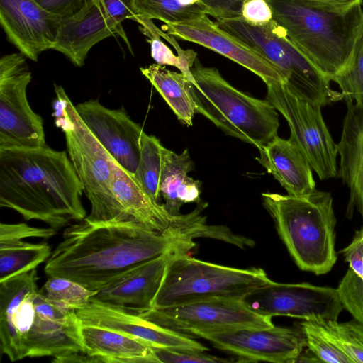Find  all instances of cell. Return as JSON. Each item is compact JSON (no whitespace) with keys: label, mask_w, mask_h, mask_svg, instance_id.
I'll return each mask as SVG.
<instances>
[{"label":"cell","mask_w":363,"mask_h":363,"mask_svg":"<svg viewBox=\"0 0 363 363\" xmlns=\"http://www.w3.org/2000/svg\"><path fill=\"white\" fill-rule=\"evenodd\" d=\"M195 337L237 355L238 362H295L307 346L301 327L240 328L199 333Z\"/></svg>","instance_id":"14"},{"label":"cell","mask_w":363,"mask_h":363,"mask_svg":"<svg viewBox=\"0 0 363 363\" xmlns=\"http://www.w3.org/2000/svg\"><path fill=\"white\" fill-rule=\"evenodd\" d=\"M43 9L61 16H70L79 11L88 0H35Z\"/></svg>","instance_id":"41"},{"label":"cell","mask_w":363,"mask_h":363,"mask_svg":"<svg viewBox=\"0 0 363 363\" xmlns=\"http://www.w3.org/2000/svg\"><path fill=\"white\" fill-rule=\"evenodd\" d=\"M137 311L140 315L155 324L187 335L274 326L271 317L255 313L242 298L213 297L174 306Z\"/></svg>","instance_id":"12"},{"label":"cell","mask_w":363,"mask_h":363,"mask_svg":"<svg viewBox=\"0 0 363 363\" xmlns=\"http://www.w3.org/2000/svg\"><path fill=\"white\" fill-rule=\"evenodd\" d=\"M100 8L104 16L114 30L127 44L131 52L130 43L122 26L126 19L135 21V15L132 11L131 0H94Z\"/></svg>","instance_id":"35"},{"label":"cell","mask_w":363,"mask_h":363,"mask_svg":"<svg viewBox=\"0 0 363 363\" xmlns=\"http://www.w3.org/2000/svg\"><path fill=\"white\" fill-rule=\"evenodd\" d=\"M242 300L251 310L264 316L284 315L318 323L337 320L343 308L336 289L309 283L271 280Z\"/></svg>","instance_id":"13"},{"label":"cell","mask_w":363,"mask_h":363,"mask_svg":"<svg viewBox=\"0 0 363 363\" xmlns=\"http://www.w3.org/2000/svg\"><path fill=\"white\" fill-rule=\"evenodd\" d=\"M207 15L218 18H232L242 15L245 0H200Z\"/></svg>","instance_id":"38"},{"label":"cell","mask_w":363,"mask_h":363,"mask_svg":"<svg viewBox=\"0 0 363 363\" xmlns=\"http://www.w3.org/2000/svg\"><path fill=\"white\" fill-rule=\"evenodd\" d=\"M205 14L177 23H167V33L212 50L249 69L267 84L272 81L285 82L281 72L262 55L235 37L220 28Z\"/></svg>","instance_id":"18"},{"label":"cell","mask_w":363,"mask_h":363,"mask_svg":"<svg viewBox=\"0 0 363 363\" xmlns=\"http://www.w3.org/2000/svg\"><path fill=\"white\" fill-rule=\"evenodd\" d=\"M332 81L338 85L344 99L363 101V23L347 66Z\"/></svg>","instance_id":"32"},{"label":"cell","mask_w":363,"mask_h":363,"mask_svg":"<svg viewBox=\"0 0 363 363\" xmlns=\"http://www.w3.org/2000/svg\"><path fill=\"white\" fill-rule=\"evenodd\" d=\"M216 23L275 65L289 88L300 98L321 107L344 99L274 19L261 26L252 25L242 16L218 18Z\"/></svg>","instance_id":"7"},{"label":"cell","mask_w":363,"mask_h":363,"mask_svg":"<svg viewBox=\"0 0 363 363\" xmlns=\"http://www.w3.org/2000/svg\"><path fill=\"white\" fill-rule=\"evenodd\" d=\"M57 230L52 228H35L26 223L0 224V242L19 240L26 238H40L48 240L55 235Z\"/></svg>","instance_id":"36"},{"label":"cell","mask_w":363,"mask_h":363,"mask_svg":"<svg viewBox=\"0 0 363 363\" xmlns=\"http://www.w3.org/2000/svg\"><path fill=\"white\" fill-rule=\"evenodd\" d=\"M191 72L189 91L196 113L225 134L257 148L277 135L279 115L267 99H257L237 89L216 68L205 67L197 59Z\"/></svg>","instance_id":"6"},{"label":"cell","mask_w":363,"mask_h":363,"mask_svg":"<svg viewBox=\"0 0 363 363\" xmlns=\"http://www.w3.org/2000/svg\"><path fill=\"white\" fill-rule=\"evenodd\" d=\"M241 16L252 25L261 26L273 20L272 10L267 0H245Z\"/></svg>","instance_id":"39"},{"label":"cell","mask_w":363,"mask_h":363,"mask_svg":"<svg viewBox=\"0 0 363 363\" xmlns=\"http://www.w3.org/2000/svg\"><path fill=\"white\" fill-rule=\"evenodd\" d=\"M75 108L81 119L112 157L134 174L138 164L141 137L140 124L131 119L124 108L111 109L97 99L79 103Z\"/></svg>","instance_id":"16"},{"label":"cell","mask_w":363,"mask_h":363,"mask_svg":"<svg viewBox=\"0 0 363 363\" xmlns=\"http://www.w3.org/2000/svg\"><path fill=\"white\" fill-rule=\"evenodd\" d=\"M319 4L335 6H349L356 3L361 2L362 0H309Z\"/></svg>","instance_id":"44"},{"label":"cell","mask_w":363,"mask_h":363,"mask_svg":"<svg viewBox=\"0 0 363 363\" xmlns=\"http://www.w3.org/2000/svg\"><path fill=\"white\" fill-rule=\"evenodd\" d=\"M271 279L261 268L238 269L176 254L168 262L151 308L213 297L242 298Z\"/></svg>","instance_id":"9"},{"label":"cell","mask_w":363,"mask_h":363,"mask_svg":"<svg viewBox=\"0 0 363 363\" xmlns=\"http://www.w3.org/2000/svg\"><path fill=\"white\" fill-rule=\"evenodd\" d=\"M75 311L82 323L108 328L142 340L154 347L193 352L208 350L189 335L144 318L134 308L100 301L93 296L86 306Z\"/></svg>","instance_id":"15"},{"label":"cell","mask_w":363,"mask_h":363,"mask_svg":"<svg viewBox=\"0 0 363 363\" xmlns=\"http://www.w3.org/2000/svg\"><path fill=\"white\" fill-rule=\"evenodd\" d=\"M131 8L135 21L157 19L165 24L181 23L207 14L201 3L186 6L179 0H131Z\"/></svg>","instance_id":"28"},{"label":"cell","mask_w":363,"mask_h":363,"mask_svg":"<svg viewBox=\"0 0 363 363\" xmlns=\"http://www.w3.org/2000/svg\"><path fill=\"white\" fill-rule=\"evenodd\" d=\"M115 34L97 4L88 0L76 13L62 19L51 50L62 53L80 67L94 45Z\"/></svg>","instance_id":"21"},{"label":"cell","mask_w":363,"mask_h":363,"mask_svg":"<svg viewBox=\"0 0 363 363\" xmlns=\"http://www.w3.org/2000/svg\"><path fill=\"white\" fill-rule=\"evenodd\" d=\"M55 123L65 133L68 155L91 203V213L84 220L94 225L104 224L119 164L81 119L64 89L55 84Z\"/></svg>","instance_id":"8"},{"label":"cell","mask_w":363,"mask_h":363,"mask_svg":"<svg viewBox=\"0 0 363 363\" xmlns=\"http://www.w3.org/2000/svg\"><path fill=\"white\" fill-rule=\"evenodd\" d=\"M266 85L267 99L286 119L289 139L319 179L337 177V145L323 119L322 107L298 96L284 82L272 81Z\"/></svg>","instance_id":"10"},{"label":"cell","mask_w":363,"mask_h":363,"mask_svg":"<svg viewBox=\"0 0 363 363\" xmlns=\"http://www.w3.org/2000/svg\"><path fill=\"white\" fill-rule=\"evenodd\" d=\"M137 23L140 25L141 31L150 40L151 56L160 65L173 66L179 69L189 79L192 78L191 68L196 60V53L192 50H183L175 55L172 50L160 39L161 30L147 18H137Z\"/></svg>","instance_id":"29"},{"label":"cell","mask_w":363,"mask_h":363,"mask_svg":"<svg viewBox=\"0 0 363 363\" xmlns=\"http://www.w3.org/2000/svg\"><path fill=\"white\" fill-rule=\"evenodd\" d=\"M62 238L45 273L96 291L143 262L195 246L193 238L176 228L158 232L135 224L94 225L84 220L67 227Z\"/></svg>","instance_id":"1"},{"label":"cell","mask_w":363,"mask_h":363,"mask_svg":"<svg viewBox=\"0 0 363 363\" xmlns=\"http://www.w3.org/2000/svg\"><path fill=\"white\" fill-rule=\"evenodd\" d=\"M346 352L354 363H363V323L353 319L347 322L328 320L319 323Z\"/></svg>","instance_id":"33"},{"label":"cell","mask_w":363,"mask_h":363,"mask_svg":"<svg viewBox=\"0 0 363 363\" xmlns=\"http://www.w3.org/2000/svg\"><path fill=\"white\" fill-rule=\"evenodd\" d=\"M262 196L296 265L316 275L329 272L337 261L336 218L331 194L315 189L302 196L274 193Z\"/></svg>","instance_id":"5"},{"label":"cell","mask_w":363,"mask_h":363,"mask_svg":"<svg viewBox=\"0 0 363 363\" xmlns=\"http://www.w3.org/2000/svg\"><path fill=\"white\" fill-rule=\"evenodd\" d=\"M179 2L183 5H194L196 4H200V0H179Z\"/></svg>","instance_id":"45"},{"label":"cell","mask_w":363,"mask_h":363,"mask_svg":"<svg viewBox=\"0 0 363 363\" xmlns=\"http://www.w3.org/2000/svg\"><path fill=\"white\" fill-rule=\"evenodd\" d=\"M142 74L162 96L178 120L192 125L196 107L189 91V79L182 72L167 69L157 63L140 68Z\"/></svg>","instance_id":"24"},{"label":"cell","mask_w":363,"mask_h":363,"mask_svg":"<svg viewBox=\"0 0 363 363\" xmlns=\"http://www.w3.org/2000/svg\"><path fill=\"white\" fill-rule=\"evenodd\" d=\"M51 253L45 242L35 244L22 240L0 242V282L35 269Z\"/></svg>","instance_id":"25"},{"label":"cell","mask_w":363,"mask_h":363,"mask_svg":"<svg viewBox=\"0 0 363 363\" xmlns=\"http://www.w3.org/2000/svg\"><path fill=\"white\" fill-rule=\"evenodd\" d=\"M25 57L19 52L0 60V148L46 145L43 118L27 98L32 74Z\"/></svg>","instance_id":"11"},{"label":"cell","mask_w":363,"mask_h":363,"mask_svg":"<svg viewBox=\"0 0 363 363\" xmlns=\"http://www.w3.org/2000/svg\"><path fill=\"white\" fill-rule=\"evenodd\" d=\"M336 290L342 307L363 323V275L349 267Z\"/></svg>","instance_id":"34"},{"label":"cell","mask_w":363,"mask_h":363,"mask_svg":"<svg viewBox=\"0 0 363 363\" xmlns=\"http://www.w3.org/2000/svg\"><path fill=\"white\" fill-rule=\"evenodd\" d=\"M273 19L330 81L348 65L363 23L362 1L335 6L309 0H267Z\"/></svg>","instance_id":"4"},{"label":"cell","mask_w":363,"mask_h":363,"mask_svg":"<svg viewBox=\"0 0 363 363\" xmlns=\"http://www.w3.org/2000/svg\"><path fill=\"white\" fill-rule=\"evenodd\" d=\"M62 19L35 0H0V23L8 40L34 62L51 50Z\"/></svg>","instance_id":"17"},{"label":"cell","mask_w":363,"mask_h":363,"mask_svg":"<svg viewBox=\"0 0 363 363\" xmlns=\"http://www.w3.org/2000/svg\"><path fill=\"white\" fill-rule=\"evenodd\" d=\"M177 252H168L126 271L98 291L94 297L103 301L147 310L152 307L165 268Z\"/></svg>","instance_id":"19"},{"label":"cell","mask_w":363,"mask_h":363,"mask_svg":"<svg viewBox=\"0 0 363 363\" xmlns=\"http://www.w3.org/2000/svg\"><path fill=\"white\" fill-rule=\"evenodd\" d=\"M194 168V163L187 150L177 154L165 148L160 193L164 201L162 204L173 216L180 215L182 205L177 198L178 191L188 173Z\"/></svg>","instance_id":"26"},{"label":"cell","mask_w":363,"mask_h":363,"mask_svg":"<svg viewBox=\"0 0 363 363\" xmlns=\"http://www.w3.org/2000/svg\"><path fill=\"white\" fill-rule=\"evenodd\" d=\"M300 327L305 334L308 350L319 361L328 363H354L322 325L303 320Z\"/></svg>","instance_id":"31"},{"label":"cell","mask_w":363,"mask_h":363,"mask_svg":"<svg viewBox=\"0 0 363 363\" xmlns=\"http://www.w3.org/2000/svg\"><path fill=\"white\" fill-rule=\"evenodd\" d=\"M55 363H99V358L89 355L83 352H74L53 357Z\"/></svg>","instance_id":"43"},{"label":"cell","mask_w":363,"mask_h":363,"mask_svg":"<svg viewBox=\"0 0 363 363\" xmlns=\"http://www.w3.org/2000/svg\"><path fill=\"white\" fill-rule=\"evenodd\" d=\"M347 112L337 145L340 155L337 176L350 190L347 214L354 208L363 220V101L345 99Z\"/></svg>","instance_id":"20"},{"label":"cell","mask_w":363,"mask_h":363,"mask_svg":"<svg viewBox=\"0 0 363 363\" xmlns=\"http://www.w3.org/2000/svg\"><path fill=\"white\" fill-rule=\"evenodd\" d=\"M341 252L350 267L363 275V228L356 232L352 241Z\"/></svg>","instance_id":"40"},{"label":"cell","mask_w":363,"mask_h":363,"mask_svg":"<svg viewBox=\"0 0 363 363\" xmlns=\"http://www.w3.org/2000/svg\"><path fill=\"white\" fill-rule=\"evenodd\" d=\"M83 186L66 151L0 148V206L59 230L85 218Z\"/></svg>","instance_id":"2"},{"label":"cell","mask_w":363,"mask_h":363,"mask_svg":"<svg viewBox=\"0 0 363 363\" xmlns=\"http://www.w3.org/2000/svg\"><path fill=\"white\" fill-rule=\"evenodd\" d=\"M258 150L259 156L256 160L273 175L289 195L302 196L315 189L309 162L290 139L277 135Z\"/></svg>","instance_id":"22"},{"label":"cell","mask_w":363,"mask_h":363,"mask_svg":"<svg viewBox=\"0 0 363 363\" xmlns=\"http://www.w3.org/2000/svg\"><path fill=\"white\" fill-rule=\"evenodd\" d=\"M201 187V182L187 176L178 191L177 198L179 203L182 206L187 203H199Z\"/></svg>","instance_id":"42"},{"label":"cell","mask_w":363,"mask_h":363,"mask_svg":"<svg viewBox=\"0 0 363 363\" xmlns=\"http://www.w3.org/2000/svg\"><path fill=\"white\" fill-rule=\"evenodd\" d=\"M40 290L50 301L74 311L86 306L98 293L72 279L60 277H49Z\"/></svg>","instance_id":"30"},{"label":"cell","mask_w":363,"mask_h":363,"mask_svg":"<svg viewBox=\"0 0 363 363\" xmlns=\"http://www.w3.org/2000/svg\"><path fill=\"white\" fill-rule=\"evenodd\" d=\"M37 280L33 269L0 282L1 354L15 362L84 352L76 311L50 301Z\"/></svg>","instance_id":"3"},{"label":"cell","mask_w":363,"mask_h":363,"mask_svg":"<svg viewBox=\"0 0 363 363\" xmlns=\"http://www.w3.org/2000/svg\"><path fill=\"white\" fill-rule=\"evenodd\" d=\"M155 357L157 363H181V362H200L218 363L228 362L229 360L218 358L212 355L205 354L203 352H193L186 351H177L169 349L153 347Z\"/></svg>","instance_id":"37"},{"label":"cell","mask_w":363,"mask_h":363,"mask_svg":"<svg viewBox=\"0 0 363 363\" xmlns=\"http://www.w3.org/2000/svg\"><path fill=\"white\" fill-rule=\"evenodd\" d=\"M84 352L104 363H157L147 342L108 328L82 323Z\"/></svg>","instance_id":"23"},{"label":"cell","mask_w":363,"mask_h":363,"mask_svg":"<svg viewBox=\"0 0 363 363\" xmlns=\"http://www.w3.org/2000/svg\"><path fill=\"white\" fill-rule=\"evenodd\" d=\"M140 153L134 176L143 190L156 202L161 198L160 184L165 147L154 135L145 132L141 137Z\"/></svg>","instance_id":"27"}]
</instances>
